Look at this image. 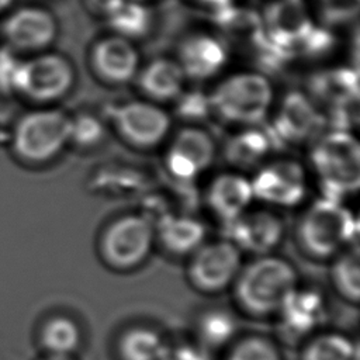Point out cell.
<instances>
[{
  "mask_svg": "<svg viewBox=\"0 0 360 360\" xmlns=\"http://www.w3.org/2000/svg\"><path fill=\"white\" fill-rule=\"evenodd\" d=\"M70 115L52 105H38L21 114L10 131V152L24 166H44L69 143Z\"/></svg>",
  "mask_w": 360,
  "mask_h": 360,
  "instance_id": "6da1fadb",
  "label": "cell"
},
{
  "mask_svg": "<svg viewBox=\"0 0 360 360\" xmlns=\"http://www.w3.org/2000/svg\"><path fill=\"white\" fill-rule=\"evenodd\" d=\"M238 304L249 314H276L287 295L298 285L294 266L278 256L264 255L240 269L235 281Z\"/></svg>",
  "mask_w": 360,
  "mask_h": 360,
  "instance_id": "7a4b0ae2",
  "label": "cell"
},
{
  "mask_svg": "<svg viewBox=\"0 0 360 360\" xmlns=\"http://www.w3.org/2000/svg\"><path fill=\"white\" fill-rule=\"evenodd\" d=\"M297 238L301 249L311 257H335L349 246L357 245L359 224L342 201L322 197L302 214Z\"/></svg>",
  "mask_w": 360,
  "mask_h": 360,
  "instance_id": "3957f363",
  "label": "cell"
},
{
  "mask_svg": "<svg viewBox=\"0 0 360 360\" xmlns=\"http://www.w3.org/2000/svg\"><path fill=\"white\" fill-rule=\"evenodd\" d=\"M323 197L342 201L360 186V146L352 131L330 129L315 139L309 153Z\"/></svg>",
  "mask_w": 360,
  "mask_h": 360,
  "instance_id": "277c9868",
  "label": "cell"
},
{
  "mask_svg": "<svg viewBox=\"0 0 360 360\" xmlns=\"http://www.w3.org/2000/svg\"><path fill=\"white\" fill-rule=\"evenodd\" d=\"M270 80L257 72H239L222 79L210 94L211 110L226 122L259 125L273 103Z\"/></svg>",
  "mask_w": 360,
  "mask_h": 360,
  "instance_id": "5b68a950",
  "label": "cell"
},
{
  "mask_svg": "<svg viewBox=\"0 0 360 360\" xmlns=\"http://www.w3.org/2000/svg\"><path fill=\"white\" fill-rule=\"evenodd\" d=\"M75 80V68L65 55L44 51L22 58L15 79V96L37 105H51L69 94Z\"/></svg>",
  "mask_w": 360,
  "mask_h": 360,
  "instance_id": "8992f818",
  "label": "cell"
},
{
  "mask_svg": "<svg viewBox=\"0 0 360 360\" xmlns=\"http://www.w3.org/2000/svg\"><path fill=\"white\" fill-rule=\"evenodd\" d=\"M155 228L141 214H127L111 221L101 232L98 252L114 270H132L142 264L155 243Z\"/></svg>",
  "mask_w": 360,
  "mask_h": 360,
  "instance_id": "52a82bcc",
  "label": "cell"
},
{
  "mask_svg": "<svg viewBox=\"0 0 360 360\" xmlns=\"http://www.w3.org/2000/svg\"><path fill=\"white\" fill-rule=\"evenodd\" d=\"M107 117L115 132L129 145L148 149L169 134L170 115L152 101L132 100L108 108Z\"/></svg>",
  "mask_w": 360,
  "mask_h": 360,
  "instance_id": "ba28073f",
  "label": "cell"
},
{
  "mask_svg": "<svg viewBox=\"0 0 360 360\" xmlns=\"http://www.w3.org/2000/svg\"><path fill=\"white\" fill-rule=\"evenodd\" d=\"M58 35L55 15L44 7L22 6L11 11L0 24L3 45L18 55L48 51Z\"/></svg>",
  "mask_w": 360,
  "mask_h": 360,
  "instance_id": "9c48e42d",
  "label": "cell"
},
{
  "mask_svg": "<svg viewBox=\"0 0 360 360\" xmlns=\"http://www.w3.org/2000/svg\"><path fill=\"white\" fill-rule=\"evenodd\" d=\"M190 256L187 277L202 292L225 290L242 269V252L229 239L202 243Z\"/></svg>",
  "mask_w": 360,
  "mask_h": 360,
  "instance_id": "30bf717a",
  "label": "cell"
},
{
  "mask_svg": "<svg viewBox=\"0 0 360 360\" xmlns=\"http://www.w3.org/2000/svg\"><path fill=\"white\" fill-rule=\"evenodd\" d=\"M250 184L253 198L274 207L298 205L307 194L305 170L292 159H278L262 165Z\"/></svg>",
  "mask_w": 360,
  "mask_h": 360,
  "instance_id": "8fae6325",
  "label": "cell"
},
{
  "mask_svg": "<svg viewBox=\"0 0 360 360\" xmlns=\"http://www.w3.org/2000/svg\"><path fill=\"white\" fill-rule=\"evenodd\" d=\"M215 143L212 136L197 127L181 128L165 153V166L174 181L193 183L212 163Z\"/></svg>",
  "mask_w": 360,
  "mask_h": 360,
  "instance_id": "7c38bea8",
  "label": "cell"
},
{
  "mask_svg": "<svg viewBox=\"0 0 360 360\" xmlns=\"http://www.w3.org/2000/svg\"><path fill=\"white\" fill-rule=\"evenodd\" d=\"M325 121L326 118L316 108L315 101L294 90L283 97L269 131L277 148L280 145H298L314 138Z\"/></svg>",
  "mask_w": 360,
  "mask_h": 360,
  "instance_id": "4fadbf2b",
  "label": "cell"
},
{
  "mask_svg": "<svg viewBox=\"0 0 360 360\" xmlns=\"http://www.w3.org/2000/svg\"><path fill=\"white\" fill-rule=\"evenodd\" d=\"M262 27V39L292 59L314 24L302 0H274L264 8Z\"/></svg>",
  "mask_w": 360,
  "mask_h": 360,
  "instance_id": "5bb4252c",
  "label": "cell"
},
{
  "mask_svg": "<svg viewBox=\"0 0 360 360\" xmlns=\"http://www.w3.org/2000/svg\"><path fill=\"white\" fill-rule=\"evenodd\" d=\"M226 226L228 239L240 250L257 256L270 255L281 242L284 224L269 210L245 211Z\"/></svg>",
  "mask_w": 360,
  "mask_h": 360,
  "instance_id": "9a60e30c",
  "label": "cell"
},
{
  "mask_svg": "<svg viewBox=\"0 0 360 360\" xmlns=\"http://www.w3.org/2000/svg\"><path fill=\"white\" fill-rule=\"evenodd\" d=\"M326 312V300L319 290L297 285L276 314L287 335L301 338L314 333L325 322Z\"/></svg>",
  "mask_w": 360,
  "mask_h": 360,
  "instance_id": "2e32d148",
  "label": "cell"
},
{
  "mask_svg": "<svg viewBox=\"0 0 360 360\" xmlns=\"http://www.w3.org/2000/svg\"><path fill=\"white\" fill-rule=\"evenodd\" d=\"M90 63L94 73L103 82L125 84L138 73L139 53L132 41L120 35H111L94 44Z\"/></svg>",
  "mask_w": 360,
  "mask_h": 360,
  "instance_id": "e0dca14e",
  "label": "cell"
},
{
  "mask_svg": "<svg viewBox=\"0 0 360 360\" xmlns=\"http://www.w3.org/2000/svg\"><path fill=\"white\" fill-rule=\"evenodd\" d=\"M177 56L186 79L207 80L225 68L228 49L222 39L211 34L195 32L180 42Z\"/></svg>",
  "mask_w": 360,
  "mask_h": 360,
  "instance_id": "ac0fdd59",
  "label": "cell"
},
{
  "mask_svg": "<svg viewBox=\"0 0 360 360\" xmlns=\"http://www.w3.org/2000/svg\"><path fill=\"white\" fill-rule=\"evenodd\" d=\"M253 200L250 180L239 173H221L208 184L205 201L225 225L243 214Z\"/></svg>",
  "mask_w": 360,
  "mask_h": 360,
  "instance_id": "d6986e66",
  "label": "cell"
},
{
  "mask_svg": "<svg viewBox=\"0 0 360 360\" xmlns=\"http://www.w3.org/2000/svg\"><path fill=\"white\" fill-rule=\"evenodd\" d=\"M276 148L269 128L248 125L228 139L224 153L232 166L250 169L260 165Z\"/></svg>",
  "mask_w": 360,
  "mask_h": 360,
  "instance_id": "ffe728a7",
  "label": "cell"
},
{
  "mask_svg": "<svg viewBox=\"0 0 360 360\" xmlns=\"http://www.w3.org/2000/svg\"><path fill=\"white\" fill-rule=\"evenodd\" d=\"M136 75L141 91L152 101L174 100L183 91L186 82L179 62L169 58L150 60Z\"/></svg>",
  "mask_w": 360,
  "mask_h": 360,
  "instance_id": "44dd1931",
  "label": "cell"
},
{
  "mask_svg": "<svg viewBox=\"0 0 360 360\" xmlns=\"http://www.w3.org/2000/svg\"><path fill=\"white\" fill-rule=\"evenodd\" d=\"M312 100H319L330 108L359 100L357 69L339 66L318 72L311 77Z\"/></svg>",
  "mask_w": 360,
  "mask_h": 360,
  "instance_id": "7402d4cb",
  "label": "cell"
},
{
  "mask_svg": "<svg viewBox=\"0 0 360 360\" xmlns=\"http://www.w3.org/2000/svg\"><path fill=\"white\" fill-rule=\"evenodd\" d=\"M205 226L191 215H177L160 222L155 228V238L162 248L174 256L194 253L205 239Z\"/></svg>",
  "mask_w": 360,
  "mask_h": 360,
  "instance_id": "603a6c76",
  "label": "cell"
},
{
  "mask_svg": "<svg viewBox=\"0 0 360 360\" xmlns=\"http://www.w3.org/2000/svg\"><path fill=\"white\" fill-rule=\"evenodd\" d=\"M35 343L41 354L73 356L82 345V330L73 318L55 314L38 325Z\"/></svg>",
  "mask_w": 360,
  "mask_h": 360,
  "instance_id": "cb8c5ba5",
  "label": "cell"
},
{
  "mask_svg": "<svg viewBox=\"0 0 360 360\" xmlns=\"http://www.w3.org/2000/svg\"><path fill=\"white\" fill-rule=\"evenodd\" d=\"M121 360H166L170 345L155 329L134 326L118 339Z\"/></svg>",
  "mask_w": 360,
  "mask_h": 360,
  "instance_id": "d4e9b609",
  "label": "cell"
},
{
  "mask_svg": "<svg viewBox=\"0 0 360 360\" xmlns=\"http://www.w3.org/2000/svg\"><path fill=\"white\" fill-rule=\"evenodd\" d=\"M214 20L225 35L238 41H250L256 44L263 35L262 17L249 8H239L228 4L215 10Z\"/></svg>",
  "mask_w": 360,
  "mask_h": 360,
  "instance_id": "484cf974",
  "label": "cell"
},
{
  "mask_svg": "<svg viewBox=\"0 0 360 360\" xmlns=\"http://www.w3.org/2000/svg\"><path fill=\"white\" fill-rule=\"evenodd\" d=\"M195 329L198 342L211 350L222 347L233 339L238 322L228 309L212 308L200 315Z\"/></svg>",
  "mask_w": 360,
  "mask_h": 360,
  "instance_id": "4316f807",
  "label": "cell"
},
{
  "mask_svg": "<svg viewBox=\"0 0 360 360\" xmlns=\"http://www.w3.org/2000/svg\"><path fill=\"white\" fill-rule=\"evenodd\" d=\"M359 349L347 335L326 332L311 338L301 353V360H357Z\"/></svg>",
  "mask_w": 360,
  "mask_h": 360,
  "instance_id": "83f0119b",
  "label": "cell"
},
{
  "mask_svg": "<svg viewBox=\"0 0 360 360\" xmlns=\"http://www.w3.org/2000/svg\"><path fill=\"white\" fill-rule=\"evenodd\" d=\"M330 278L336 291L352 302L360 298V253L359 245L349 246L335 256Z\"/></svg>",
  "mask_w": 360,
  "mask_h": 360,
  "instance_id": "f1b7e54d",
  "label": "cell"
},
{
  "mask_svg": "<svg viewBox=\"0 0 360 360\" xmlns=\"http://www.w3.org/2000/svg\"><path fill=\"white\" fill-rule=\"evenodd\" d=\"M107 24L115 35L132 41L143 37L149 31L152 25V14L142 4L125 1L107 18Z\"/></svg>",
  "mask_w": 360,
  "mask_h": 360,
  "instance_id": "f546056e",
  "label": "cell"
},
{
  "mask_svg": "<svg viewBox=\"0 0 360 360\" xmlns=\"http://www.w3.org/2000/svg\"><path fill=\"white\" fill-rule=\"evenodd\" d=\"M226 360H283L274 342L264 336H248L231 349Z\"/></svg>",
  "mask_w": 360,
  "mask_h": 360,
  "instance_id": "4dcf8cb0",
  "label": "cell"
},
{
  "mask_svg": "<svg viewBox=\"0 0 360 360\" xmlns=\"http://www.w3.org/2000/svg\"><path fill=\"white\" fill-rule=\"evenodd\" d=\"M105 135V128L94 115L79 114L70 117V136L69 143H73L79 148H93L98 145Z\"/></svg>",
  "mask_w": 360,
  "mask_h": 360,
  "instance_id": "1f68e13d",
  "label": "cell"
},
{
  "mask_svg": "<svg viewBox=\"0 0 360 360\" xmlns=\"http://www.w3.org/2000/svg\"><path fill=\"white\" fill-rule=\"evenodd\" d=\"M174 100L177 115L184 120L198 121L207 118L212 112L210 94H205L202 91H181Z\"/></svg>",
  "mask_w": 360,
  "mask_h": 360,
  "instance_id": "d6a6232c",
  "label": "cell"
},
{
  "mask_svg": "<svg viewBox=\"0 0 360 360\" xmlns=\"http://www.w3.org/2000/svg\"><path fill=\"white\" fill-rule=\"evenodd\" d=\"M335 37L332 32L323 27H312L307 35L302 38L297 48V55H304L308 58H319L326 55L333 49Z\"/></svg>",
  "mask_w": 360,
  "mask_h": 360,
  "instance_id": "836d02e7",
  "label": "cell"
},
{
  "mask_svg": "<svg viewBox=\"0 0 360 360\" xmlns=\"http://www.w3.org/2000/svg\"><path fill=\"white\" fill-rule=\"evenodd\" d=\"M22 56L8 49L1 44L0 46V96H15V79Z\"/></svg>",
  "mask_w": 360,
  "mask_h": 360,
  "instance_id": "e575fe53",
  "label": "cell"
},
{
  "mask_svg": "<svg viewBox=\"0 0 360 360\" xmlns=\"http://www.w3.org/2000/svg\"><path fill=\"white\" fill-rule=\"evenodd\" d=\"M321 13L326 22L340 24L357 15L360 0H319Z\"/></svg>",
  "mask_w": 360,
  "mask_h": 360,
  "instance_id": "d590c367",
  "label": "cell"
},
{
  "mask_svg": "<svg viewBox=\"0 0 360 360\" xmlns=\"http://www.w3.org/2000/svg\"><path fill=\"white\" fill-rule=\"evenodd\" d=\"M166 360H212V357L210 349L198 342L170 346Z\"/></svg>",
  "mask_w": 360,
  "mask_h": 360,
  "instance_id": "8d00e7d4",
  "label": "cell"
},
{
  "mask_svg": "<svg viewBox=\"0 0 360 360\" xmlns=\"http://www.w3.org/2000/svg\"><path fill=\"white\" fill-rule=\"evenodd\" d=\"M127 0H84L86 8L97 15V17H103V18H108L114 11H117Z\"/></svg>",
  "mask_w": 360,
  "mask_h": 360,
  "instance_id": "74e56055",
  "label": "cell"
},
{
  "mask_svg": "<svg viewBox=\"0 0 360 360\" xmlns=\"http://www.w3.org/2000/svg\"><path fill=\"white\" fill-rule=\"evenodd\" d=\"M198 1H201L205 6H211L217 10V8H221V7H225V6L231 4L232 0H198Z\"/></svg>",
  "mask_w": 360,
  "mask_h": 360,
  "instance_id": "f35d334b",
  "label": "cell"
},
{
  "mask_svg": "<svg viewBox=\"0 0 360 360\" xmlns=\"http://www.w3.org/2000/svg\"><path fill=\"white\" fill-rule=\"evenodd\" d=\"M35 360H76L73 356H59V354H39Z\"/></svg>",
  "mask_w": 360,
  "mask_h": 360,
  "instance_id": "ab89813d",
  "label": "cell"
},
{
  "mask_svg": "<svg viewBox=\"0 0 360 360\" xmlns=\"http://www.w3.org/2000/svg\"><path fill=\"white\" fill-rule=\"evenodd\" d=\"M13 1L14 0H0V13L8 10L11 7V4H13Z\"/></svg>",
  "mask_w": 360,
  "mask_h": 360,
  "instance_id": "60d3db41",
  "label": "cell"
}]
</instances>
